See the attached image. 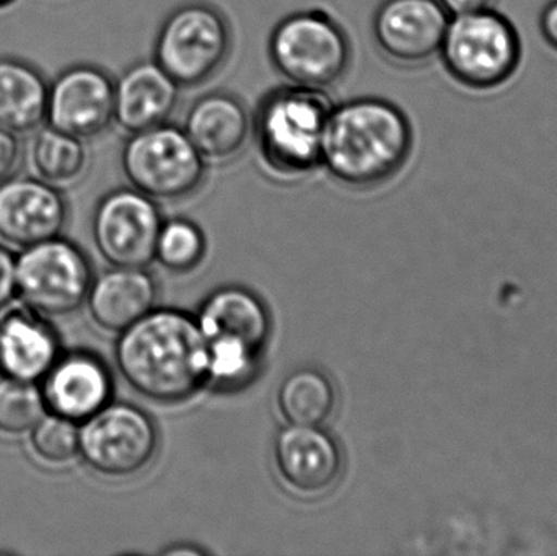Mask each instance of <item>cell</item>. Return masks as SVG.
Masks as SVG:
<instances>
[{
	"instance_id": "cell-1",
	"label": "cell",
	"mask_w": 557,
	"mask_h": 556,
	"mask_svg": "<svg viewBox=\"0 0 557 556\" xmlns=\"http://www.w3.org/2000/svg\"><path fill=\"white\" fill-rule=\"evenodd\" d=\"M117 369L143 397L178 404L208 384V343L195 317L153 309L117 338Z\"/></svg>"
},
{
	"instance_id": "cell-2",
	"label": "cell",
	"mask_w": 557,
	"mask_h": 556,
	"mask_svg": "<svg viewBox=\"0 0 557 556\" xmlns=\"http://www.w3.org/2000/svg\"><path fill=\"white\" fill-rule=\"evenodd\" d=\"M414 134L405 111L380 97L334 104L324 131L321 166L349 188H373L396 175L411 156Z\"/></svg>"
},
{
	"instance_id": "cell-3",
	"label": "cell",
	"mask_w": 557,
	"mask_h": 556,
	"mask_svg": "<svg viewBox=\"0 0 557 556\" xmlns=\"http://www.w3.org/2000/svg\"><path fill=\"white\" fill-rule=\"evenodd\" d=\"M334 103L327 91L282 85L261 98L253 113V140L268 172L284 178L321 166L324 131Z\"/></svg>"
},
{
	"instance_id": "cell-4",
	"label": "cell",
	"mask_w": 557,
	"mask_h": 556,
	"mask_svg": "<svg viewBox=\"0 0 557 556\" xmlns=\"http://www.w3.org/2000/svg\"><path fill=\"white\" fill-rule=\"evenodd\" d=\"M274 71L285 84L327 91L352 65V45L339 22L323 10L284 16L268 41Z\"/></svg>"
},
{
	"instance_id": "cell-5",
	"label": "cell",
	"mask_w": 557,
	"mask_h": 556,
	"mask_svg": "<svg viewBox=\"0 0 557 556\" xmlns=\"http://www.w3.org/2000/svg\"><path fill=\"white\" fill-rule=\"evenodd\" d=\"M438 58L461 87L491 91L516 75L522 39L516 25L496 9L450 16Z\"/></svg>"
},
{
	"instance_id": "cell-6",
	"label": "cell",
	"mask_w": 557,
	"mask_h": 556,
	"mask_svg": "<svg viewBox=\"0 0 557 556\" xmlns=\"http://www.w3.org/2000/svg\"><path fill=\"white\" fill-rule=\"evenodd\" d=\"M227 16L208 2H188L166 15L153 42V61L182 88L214 78L231 58Z\"/></svg>"
},
{
	"instance_id": "cell-7",
	"label": "cell",
	"mask_w": 557,
	"mask_h": 556,
	"mask_svg": "<svg viewBox=\"0 0 557 556\" xmlns=\"http://www.w3.org/2000/svg\"><path fill=\"white\" fill-rule=\"evenodd\" d=\"M121 169L131 186L153 201H180L201 188L208 163L185 129L166 121L129 134L121 150Z\"/></svg>"
},
{
	"instance_id": "cell-8",
	"label": "cell",
	"mask_w": 557,
	"mask_h": 556,
	"mask_svg": "<svg viewBox=\"0 0 557 556\" xmlns=\"http://www.w3.org/2000/svg\"><path fill=\"white\" fill-rule=\"evenodd\" d=\"M91 267L72 242L55 237L15 257L16 297L42 317H64L87 300Z\"/></svg>"
},
{
	"instance_id": "cell-9",
	"label": "cell",
	"mask_w": 557,
	"mask_h": 556,
	"mask_svg": "<svg viewBox=\"0 0 557 556\" xmlns=\"http://www.w3.org/2000/svg\"><path fill=\"white\" fill-rule=\"evenodd\" d=\"M159 449L152 418L131 404H108L78 427V456L94 472L127 479L143 472Z\"/></svg>"
},
{
	"instance_id": "cell-10",
	"label": "cell",
	"mask_w": 557,
	"mask_h": 556,
	"mask_svg": "<svg viewBox=\"0 0 557 556\" xmlns=\"http://www.w3.org/2000/svg\"><path fill=\"white\" fill-rule=\"evenodd\" d=\"M211 361L222 365L260 362L271 335V317L263 300L238 286L212 293L196 317Z\"/></svg>"
},
{
	"instance_id": "cell-11",
	"label": "cell",
	"mask_w": 557,
	"mask_h": 556,
	"mask_svg": "<svg viewBox=\"0 0 557 556\" xmlns=\"http://www.w3.org/2000/svg\"><path fill=\"white\" fill-rule=\"evenodd\" d=\"M159 206L136 188H117L98 202L91 237L101 257L113 267L146 268L156 258L162 228Z\"/></svg>"
},
{
	"instance_id": "cell-12",
	"label": "cell",
	"mask_w": 557,
	"mask_h": 556,
	"mask_svg": "<svg viewBox=\"0 0 557 556\" xmlns=\"http://www.w3.org/2000/svg\"><path fill=\"white\" fill-rule=\"evenodd\" d=\"M114 121V78L94 64H75L55 75L48 87L45 124L91 140Z\"/></svg>"
},
{
	"instance_id": "cell-13",
	"label": "cell",
	"mask_w": 557,
	"mask_h": 556,
	"mask_svg": "<svg viewBox=\"0 0 557 556\" xmlns=\"http://www.w3.org/2000/svg\"><path fill=\"white\" fill-rule=\"evenodd\" d=\"M448 20L438 0H383L373 13V41L386 61L421 67L438 58Z\"/></svg>"
},
{
	"instance_id": "cell-14",
	"label": "cell",
	"mask_w": 557,
	"mask_h": 556,
	"mask_svg": "<svg viewBox=\"0 0 557 556\" xmlns=\"http://www.w3.org/2000/svg\"><path fill=\"white\" fill-rule=\"evenodd\" d=\"M61 189L36 176H10L0 183V238L26 248L59 237L67 222Z\"/></svg>"
},
{
	"instance_id": "cell-15",
	"label": "cell",
	"mask_w": 557,
	"mask_h": 556,
	"mask_svg": "<svg viewBox=\"0 0 557 556\" xmlns=\"http://www.w3.org/2000/svg\"><path fill=\"white\" fill-rule=\"evenodd\" d=\"M182 127L208 165H227L251 143L253 113L232 91L214 90L193 101Z\"/></svg>"
},
{
	"instance_id": "cell-16",
	"label": "cell",
	"mask_w": 557,
	"mask_h": 556,
	"mask_svg": "<svg viewBox=\"0 0 557 556\" xmlns=\"http://www.w3.org/2000/svg\"><path fill=\"white\" fill-rule=\"evenodd\" d=\"M274 462L285 485L305 496L330 492L343 473L339 444L321 427L287 423L274 440Z\"/></svg>"
},
{
	"instance_id": "cell-17",
	"label": "cell",
	"mask_w": 557,
	"mask_h": 556,
	"mask_svg": "<svg viewBox=\"0 0 557 556\" xmlns=\"http://www.w3.org/2000/svg\"><path fill=\"white\" fill-rule=\"evenodd\" d=\"M41 382L49 413L78 424L113 400L114 385L110 369L91 353L75 351L59 356Z\"/></svg>"
},
{
	"instance_id": "cell-18",
	"label": "cell",
	"mask_w": 557,
	"mask_h": 556,
	"mask_svg": "<svg viewBox=\"0 0 557 556\" xmlns=\"http://www.w3.org/2000/svg\"><path fill=\"white\" fill-rule=\"evenodd\" d=\"M180 87L153 59H140L114 78V121L123 133L166 123L180 103Z\"/></svg>"
},
{
	"instance_id": "cell-19",
	"label": "cell",
	"mask_w": 557,
	"mask_h": 556,
	"mask_svg": "<svg viewBox=\"0 0 557 556\" xmlns=\"http://www.w3.org/2000/svg\"><path fill=\"white\" fill-rule=\"evenodd\" d=\"M59 356L58 333L45 317L25 304L0 309V374L38 382Z\"/></svg>"
},
{
	"instance_id": "cell-20",
	"label": "cell",
	"mask_w": 557,
	"mask_h": 556,
	"mask_svg": "<svg viewBox=\"0 0 557 556\" xmlns=\"http://www.w3.org/2000/svg\"><path fill=\"white\" fill-rule=\"evenodd\" d=\"M159 287L144 268L114 267L91 281L88 312L107 332L121 333L156 309Z\"/></svg>"
},
{
	"instance_id": "cell-21",
	"label": "cell",
	"mask_w": 557,
	"mask_h": 556,
	"mask_svg": "<svg viewBox=\"0 0 557 556\" xmlns=\"http://www.w3.org/2000/svg\"><path fill=\"white\" fill-rule=\"evenodd\" d=\"M48 87L35 65L18 58H0V126L16 136L35 133L45 124Z\"/></svg>"
},
{
	"instance_id": "cell-22",
	"label": "cell",
	"mask_w": 557,
	"mask_h": 556,
	"mask_svg": "<svg viewBox=\"0 0 557 556\" xmlns=\"http://www.w3.org/2000/svg\"><path fill=\"white\" fill-rule=\"evenodd\" d=\"M26 163L32 175L58 189L84 178L90 166L87 143L42 124L26 146Z\"/></svg>"
},
{
	"instance_id": "cell-23",
	"label": "cell",
	"mask_w": 557,
	"mask_h": 556,
	"mask_svg": "<svg viewBox=\"0 0 557 556\" xmlns=\"http://www.w3.org/2000/svg\"><path fill=\"white\" fill-rule=\"evenodd\" d=\"M277 408L288 424L323 427L336 408L333 382L318 369H297L282 381Z\"/></svg>"
},
{
	"instance_id": "cell-24",
	"label": "cell",
	"mask_w": 557,
	"mask_h": 556,
	"mask_svg": "<svg viewBox=\"0 0 557 556\" xmlns=\"http://www.w3.org/2000/svg\"><path fill=\"white\" fill-rule=\"evenodd\" d=\"M46 413L45 397L36 382L0 378V433L7 436L29 433Z\"/></svg>"
},
{
	"instance_id": "cell-25",
	"label": "cell",
	"mask_w": 557,
	"mask_h": 556,
	"mask_svg": "<svg viewBox=\"0 0 557 556\" xmlns=\"http://www.w3.org/2000/svg\"><path fill=\"white\" fill-rule=\"evenodd\" d=\"M206 254V240L201 228L186 219L163 222L157 237L156 258L173 273L195 270Z\"/></svg>"
},
{
	"instance_id": "cell-26",
	"label": "cell",
	"mask_w": 557,
	"mask_h": 556,
	"mask_svg": "<svg viewBox=\"0 0 557 556\" xmlns=\"http://www.w3.org/2000/svg\"><path fill=\"white\" fill-rule=\"evenodd\" d=\"M29 444L42 462H71L78 456V423L48 411L29 431Z\"/></svg>"
},
{
	"instance_id": "cell-27",
	"label": "cell",
	"mask_w": 557,
	"mask_h": 556,
	"mask_svg": "<svg viewBox=\"0 0 557 556\" xmlns=\"http://www.w3.org/2000/svg\"><path fill=\"white\" fill-rule=\"evenodd\" d=\"M22 156L20 136L0 126V183L15 175L22 163Z\"/></svg>"
},
{
	"instance_id": "cell-28",
	"label": "cell",
	"mask_w": 557,
	"mask_h": 556,
	"mask_svg": "<svg viewBox=\"0 0 557 556\" xmlns=\"http://www.w3.org/2000/svg\"><path fill=\"white\" fill-rule=\"evenodd\" d=\"M13 297H16L15 257L0 247V309L12 304Z\"/></svg>"
},
{
	"instance_id": "cell-29",
	"label": "cell",
	"mask_w": 557,
	"mask_h": 556,
	"mask_svg": "<svg viewBox=\"0 0 557 556\" xmlns=\"http://www.w3.org/2000/svg\"><path fill=\"white\" fill-rule=\"evenodd\" d=\"M540 33L549 48L557 51V0H549L540 13Z\"/></svg>"
},
{
	"instance_id": "cell-30",
	"label": "cell",
	"mask_w": 557,
	"mask_h": 556,
	"mask_svg": "<svg viewBox=\"0 0 557 556\" xmlns=\"http://www.w3.org/2000/svg\"><path fill=\"white\" fill-rule=\"evenodd\" d=\"M447 10L448 15H465V13L480 12V10L494 9L497 0H438Z\"/></svg>"
},
{
	"instance_id": "cell-31",
	"label": "cell",
	"mask_w": 557,
	"mask_h": 556,
	"mask_svg": "<svg viewBox=\"0 0 557 556\" xmlns=\"http://www.w3.org/2000/svg\"><path fill=\"white\" fill-rule=\"evenodd\" d=\"M15 0H0V9H5V7L12 5Z\"/></svg>"
}]
</instances>
